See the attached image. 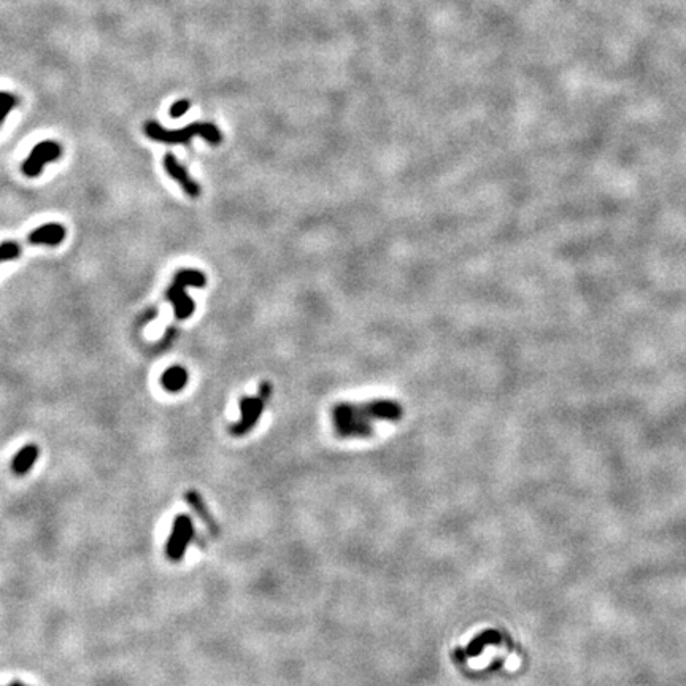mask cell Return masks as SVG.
<instances>
[{
	"label": "cell",
	"mask_w": 686,
	"mask_h": 686,
	"mask_svg": "<svg viewBox=\"0 0 686 686\" xmlns=\"http://www.w3.org/2000/svg\"><path fill=\"white\" fill-rule=\"evenodd\" d=\"M498 642H500V635L498 633H494V630H486V633L480 634L477 639L472 640L465 652H467V654H470V656H475V654H479L483 650V647L488 645V643H498Z\"/></svg>",
	"instance_id": "7c38bea8"
},
{
	"label": "cell",
	"mask_w": 686,
	"mask_h": 686,
	"mask_svg": "<svg viewBox=\"0 0 686 686\" xmlns=\"http://www.w3.org/2000/svg\"><path fill=\"white\" fill-rule=\"evenodd\" d=\"M267 399L262 396L257 397H243L240 401V410H242V418L237 425L231 426L232 436H245V434L250 432L253 429L257 421H259V416L264 410V402Z\"/></svg>",
	"instance_id": "8992f818"
},
{
	"label": "cell",
	"mask_w": 686,
	"mask_h": 686,
	"mask_svg": "<svg viewBox=\"0 0 686 686\" xmlns=\"http://www.w3.org/2000/svg\"><path fill=\"white\" fill-rule=\"evenodd\" d=\"M185 500L188 502L189 505H191L193 510L199 514L202 522H204L205 526L208 528V531H210L213 536H218V532H219L218 524L213 519L210 512H208L207 504H205V500L202 499V496L199 493H195V491H188L185 494Z\"/></svg>",
	"instance_id": "30bf717a"
},
{
	"label": "cell",
	"mask_w": 686,
	"mask_h": 686,
	"mask_svg": "<svg viewBox=\"0 0 686 686\" xmlns=\"http://www.w3.org/2000/svg\"><path fill=\"white\" fill-rule=\"evenodd\" d=\"M145 132L146 136L153 140H156V142H162L169 145L188 143L189 140L195 136H200L210 145H219L223 140L219 129L214 124H210V122H194V124L179 129V131H167V129L162 127L159 122L150 121L146 122Z\"/></svg>",
	"instance_id": "7a4b0ae2"
},
{
	"label": "cell",
	"mask_w": 686,
	"mask_h": 686,
	"mask_svg": "<svg viewBox=\"0 0 686 686\" xmlns=\"http://www.w3.org/2000/svg\"><path fill=\"white\" fill-rule=\"evenodd\" d=\"M207 285V277L199 271H191V268H185V271H180L175 275L174 283L165 292V297H167L172 305H174L175 318L176 320H188L189 316L194 313V302L193 299L188 296L185 292L186 286H194V287H204Z\"/></svg>",
	"instance_id": "3957f363"
},
{
	"label": "cell",
	"mask_w": 686,
	"mask_h": 686,
	"mask_svg": "<svg viewBox=\"0 0 686 686\" xmlns=\"http://www.w3.org/2000/svg\"><path fill=\"white\" fill-rule=\"evenodd\" d=\"M188 383V372L181 365H172L161 377V384L169 393H179Z\"/></svg>",
	"instance_id": "8fae6325"
},
{
	"label": "cell",
	"mask_w": 686,
	"mask_h": 686,
	"mask_svg": "<svg viewBox=\"0 0 686 686\" xmlns=\"http://www.w3.org/2000/svg\"><path fill=\"white\" fill-rule=\"evenodd\" d=\"M21 254L20 245L15 242H5L0 245V262L4 261H13L18 259Z\"/></svg>",
	"instance_id": "4fadbf2b"
},
{
	"label": "cell",
	"mask_w": 686,
	"mask_h": 686,
	"mask_svg": "<svg viewBox=\"0 0 686 686\" xmlns=\"http://www.w3.org/2000/svg\"><path fill=\"white\" fill-rule=\"evenodd\" d=\"M194 538V523L188 514H179L174 519L169 541L165 543V555L170 561H181L186 553L188 545Z\"/></svg>",
	"instance_id": "277c9868"
},
{
	"label": "cell",
	"mask_w": 686,
	"mask_h": 686,
	"mask_svg": "<svg viewBox=\"0 0 686 686\" xmlns=\"http://www.w3.org/2000/svg\"><path fill=\"white\" fill-rule=\"evenodd\" d=\"M5 686H30L27 683H22L21 680H13V682H10L8 685H5Z\"/></svg>",
	"instance_id": "2e32d148"
},
{
	"label": "cell",
	"mask_w": 686,
	"mask_h": 686,
	"mask_svg": "<svg viewBox=\"0 0 686 686\" xmlns=\"http://www.w3.org/2000/svg\"><path fill=\"white\" fill-rule=\"evenodd\" d=\"M39 458H40L39 445L27 444L16 453L13 459H11L10 469H11V472H13V475L24 477V475L29 474L30 469L34 467V464L39 461Z\"/></svg>",
	"instance_id": "ba28073f"
},
{
	"label": "cell",
	"mask_w": 686,
	"mask_h": 686,
	"mask_svg": "<svg viewBox=\"0 0 686 686\" xmlns=\"http://www.w3.org/2000/svg\"><path fill=\"white\" fill-rule=\"evenodd\" d=\"M64 238H65L64 226L51 223V224L40 226V228H37L34 232H30L29 242L32 245H50V247H54V245H59L63 242Z\"/></svg>",
	"instance_id": "9c48e42d"
},
{
	"label": "cell",
	"mask_w": 686,
	"mask_h": 686,
	"mask_svg": "<svg viewBox=\"0 0 686 686\" xmlns=\"http://www.w3.org/2000/svg\"><path fill=\"white\" fill-rule=\"evenodd\" d=\"M189 107H191V102L186 101V99H181L179 102H175L170 108V116L172 118H181V116L188 112Z\"/></svg>",
	"instance_id": "9a60e30c"
},
{
	"label": "cell",
	"mask_w": 686,
	"mask_h": 686,
	"mask_svg": "<svg viewBox=\"0 0 686 686\" xmlns=\"http://www.w3.org/2000/svg\"><path fill=\"white\" fill-rule=\"evenodd\" d=\"M164 169L167 170V174L172 176V179H174L176 183H180L183 191H185L188 195L198 198L200 194V186L191 179V176H189L186 169L183 167V165L176 161V157L174 155H170V153L169 155H165L164 157Z\"/></svg>",
	"instance_id": "52a82bcc"
},
{
	"label": "cell",
	"mask_w": 686,
	"mask_h": 686,
	"mask_svg": "<svg viewBox=\"0 0 686 686\" xmlns=\"http://www.w3.org/2000/svg\"><path fill=\"white\" fill-rule=\"evenodd\" d=\"M60 155H63V150H60L59 143L53 142V140H45V142L35 145L34 150L30 151L29 157L24 161L21 167L22 174L34 179V176L41 174L43 165L46 162L58 161Z\"/></svg>",
	"instance_id": "5b68a950"
},
{
	"label": "cell",
	"mask_w": 686,
	"mask_h": 686,
	"mask_svg": "<svg viewBox=\"0 0 686 686\" xmlns=\"http://www.w3.org/2000/svg\"><path fill=\"white\" fill-rule=\"evenodd\" d=\"M16 107V99L8 93H0V122H4L11 110Z\"/></svg>",
	"instance_id": "5bb4252c"
},
{
	"label": "cell",
	"mask_w": 686,
	"mask_h": 686,
	"mask_svg": "<svg viewBox=\"0 0 686 686\" xmlns=\"http://www.w3.org/2000/svg\"><path fill=\"white\" fill-rule=\"evenodd\" d=\"M402 416V408L393 401H373L367 403H337L332 410L337 436L369 437L372 436V421H397Z\"/></svg>",
	"instance_id": "6da1fadb"
}]
</instances>
